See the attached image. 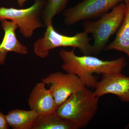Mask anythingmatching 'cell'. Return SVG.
I'll list each match as a JSON object with an SVG mask.
<instances>
[{
    "mask_svg": "<svg viewBox=\"0 0 129 129\" xmlns=\"http://www.w3.org/2000/svg\"><path fill=\"white\" fill-rule=\"evenodd\" d=\"M75 49L73 48L71 51L62 50L59 52V56L63 61L62 68L66 73L78 76L88 88H95L98 82V77L94 76V73H121L126 65L123 57L111 61L103 60L90 55H76Z\"/></svg>",
    "mask_w": 129,
    "mask_h": 129,
    "instance_id": "6da1fadb",
    "label": "cell"
},
{
    "mask_svg": "<svg viewBox=\"0 0 129 129\" xmlns=\"http://www.w3.org/2000/svg\"><path fill=\"white\" fill-rule=\"evenodd\" d=\"M99 98L84 86L74 92L58 106L56 112L72 123L75 129L88 126L97 112Z\"/></svg>",
    "mask_w": 129,
    "mask_h": 129,
    "instance_id": "7a4b0ae2",
    "label": "cell"
},
{
    "mask_svg": "<svg viewBox=\"0 0 129 129\" xmlns=\"http://www.w3.org/2000/svg\"><path fill=\"white\" fill-rule=\"evenodd\" d=\"M43 37L34 43L33 51L37 56L45 58L49 55L50 51L59 47H72L78 48L84 55L92 54L91 39L84 31L69 36L58 33L53 27L52 23L47 25Z\"/></svg>",
    "mask_w": 129,
    "mask_h": 129,
    "instance_id": "3957f363",
    "label": "cell"
},
{
    "mask_svg": "<svg viewBox=\"0 0 129 129\" xmlns=\"http://www.w3.org/2000/svg\"><path fill=\"white\" fill-rule=\"evenodd\" d=\"M112 9L97 21H87L83 23L84 31L91 34L94 39L92 54L97 55L105 48L110 37L117 31L123 22L126 10L125 3H121Z\"/></svg>",
    "mask_w": 129,
    "mask_h": 129,
    "instance_id": "277c9868",
    "label": "cell"
},
{
    "mask_svg": "<svg viewBox=\"0 0 129 129\" xmlns=\"http://www.w3.org/2000/svg\"><path fill=\"white\" fill-rule=\"evenodd\" d=\"M46 0H35L32 6L25 9L0 7V21L9 19L18 24L19 32L25 38L33 36L35 30L44 27L42 19Z\"/></svg>",
    "mask_w": 129,
    "mask_h": 129,
    "instance_id": "5b68a950",
    "label": "cell"
},
{
    "mask_svg": "<svg viewBox=\"0 0 129 129\" xmlns=\"http://www.w3.org/2000/svg\"><path fill=\"white\" fill-rule=\"evenodd\" d=\"M124 0H84L63 11L64 22L70 26L80 21L102 16Z\"/></svg>",
    "mask_w": 129,
    "mask_h": 129,
    "instance_id": "8992f818",
    "label": "cell"
},
{
    "mask_svg": "<svg viewBox=\"0 0 129 129\" xmlns=\"http://www.w3.org/2000/svg\"><path fill=\"white\" fill-rule=\"evenodd\" d=\"M42 81L49 86L57 106L85 86L75 75L61 72L52 73L42 79Z\"/></svg>",
    "mask_w": 129,
    "mask_h": 129,
    "instance_id": "52a82bcc",
    "label": "cell"
},
{
    "mask_svg": "<svg viewBox=\"0 0 129 129\" xmlns=\"http://www.w3.org/2000/svg\"><path fill=\"white\" fill-rule=\"evenodd\" d=\"M93 91L95 95L100 98L107 94H113L121 101L129 102V77L121 73L103 74Z\"/></svg>",
    "mask_w": 129,
    "mask_h": 129,
    "instance_id": "ba28073f",
    "label": "cell"
},
{
    "mask_svg": "<svg viewBox=\"0 0 129 129\" xmlns=\"http://www.w3.org/2000/svg\"><path fill=\"white\" fill-rule=\"evenodd\" d=\"M0 21L5 32L3 40L0 44V66H1L5 64L7 53L9 52L22 55H27L29 52L27 46L21 44L16 36V30L19 28L17 22L7 19Z\"/></svg>",
    "mask_w": 129,
    "mask_h": 129,
    "instance_id": "9c48e42d",
    "label": "cell"
},
{
    "mask_svg": "<svg viewBox=\"0 0 129 129\" xmlns=\"http://www.w3.org/2000/svg\"><path fill=\"white\" fill-rule=\"evenodd\" d=\"M42 81L36 84L28 99L30 110L39 115L55 112L58 107L51 90Z\"/></svg>",
    "mask_w": 129,
    "mask_h": 129,
    "instance_id": "30bf717a",
    "label": "cell"
},
{
    "mask_svg": "<svg viewBox=\"0 0 129 129\" xmlns=\"http://www.w3.org/2000/svg\"><path fill=\"white\" fill-rule=\"evenodd\" d=\"M126 6L125 14L122 24L117 30L115 39L105 47V50L120 51L129 57V2L124 0Z\"/></svg>",
    "mask_w": 129,
    "mask_h": 129,
    "instance_id": "8fae6325",
    "label": "cell"
},
{
    "mask_svg": "<svg viewBox=\"0 0 129 129\" xmlns=\"http://www.w3.org/2000/svg\"><path fill=\"white\" fill-rule=\"evenodd\" d=\"M39 114L35 111L16 109L6 115L9 127L13 129H32Z\"/></svg>",
    "mask_w": 129,
    "mask_h": 129,
    "instance_id": "7c38bea8",
    "label": "cell"
},
{
    "mask_svg": "<svg viewBox=\"0 0 129 129\" xmlns=\"http://www.w3.org/2000/svg\"><path fill=\"white\" fill-rule=\"evenodd\" d=\"M32 129H76L55 112L38 115Z\"/></svg>",
    "mask_w": 129,
    "mask_h": 129,
    "instance_id": "4fadbf2b",
    "label": "cell"
},
{
    "mask_svg": "<svg viewBox=\"0 0 129 129\" xmlns=\"http://www.w3.org/2000/svg\"><path fill=\"white\" fill-rule=\"evenodd\" d=\"M69 0H46L42 11V19L44 25L52 23L54 17L64 11Z\"/></svg>",
    "mask_w": 129,
    "mask_h": 129,
    "instance_id": "5bb4252c",
    "label": "cell"
},
{
    "mask_svg": "<svg viewBox=\"0 0 129 129\" xmlns=\"http://www.w3.org/2000/svg\"><path fill=\"white\" fill-rule=\"evenodd\" d=\"M9 126L6 119V115L0 111V129H8Z\"/></svg>",
    "mask_w": 129,
    "mask_h": 129,
    "instance_id": "9a60e30c",
    "label": "cell"
},
{
    "mask_svg": "<svg viewBox=\"0 0 129 129\" xmlns=\"http://www.w3.org/2000/svg\"><path fill=\"white\" fill-rule=\"evenodd\" d=\"M17 2L20 7L23 6L25 2L29 0H17Z\"/></svg>",
    "mask_w": 129,
    "mask_h": 129,
    "instance_id": "2e32d148",
    "label": "cell"
},
{
    "mask_svg": "<svg viewBox=\"0 0 129 129\" xmlns=\"http://www.w3.org/2000/svg\"><path fill=\"white\" fill-rule=\"evenodd\" d=\"M126 1H127L129 2V0H126Z\"/></svg>",
    "mask_w": 129,
    "mask_h": 129,
    "instance_id": "e0dca14e",
    "label": "cell"
}]
</instances>
